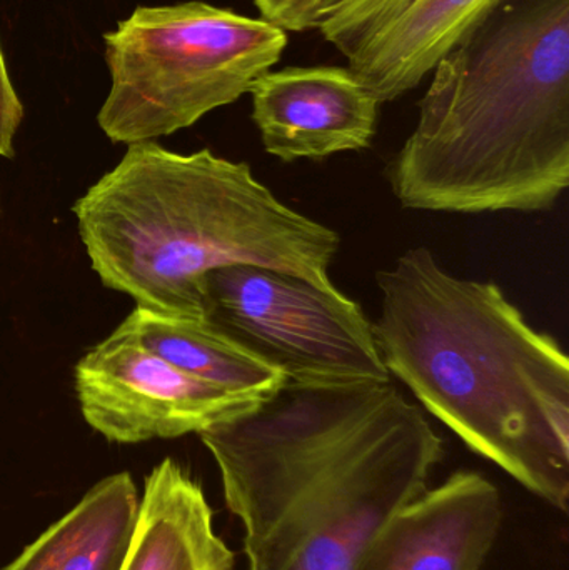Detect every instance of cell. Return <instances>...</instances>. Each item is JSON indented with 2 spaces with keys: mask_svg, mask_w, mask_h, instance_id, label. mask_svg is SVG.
<instances>
[{
  "mask_svg": "<svg viewBox=\"0 0 569 570\" xmlns=\"http://www.w3.org/2000/svg\"><path fill=\"white\" fill-rule=\"evenodd\" d=\"M23 119V106L10 80L0 43V157L12 159L16 156L13 139Z\"/></svg>",
  "mask_w": 569,
  "mask_h": 570,
  "instance_id": "16",
  "label": "cell"
},
{
  "mask_svg": "<svg viewBox=\"0 0 569 570\" xmlns=\"http://www.w3.org/2000/svg\"><path fill=\"white\" fill-rule=\"evenodd\" d=\"M72 213L100 283L156 314L203 321L204 277L237 264L334 288L340 236L281 203L249 164L209 149L129 144Z\"/></svg>",
  "mask_w": 569,
  "mask_h": 570,
  "instance_id": "3",
  "label": "cell"
},
{
  "mask_svg": "<svg viewBox=\"0 0 569 570\" xmlns=\"http://www.w3.org/2000/svg\"><path fill=\"white\" fill-rule=\"evenodd\" d=\"M261 19L284 32H306L316 29L326 0H253Z\"/></svg>",
  "mask_w": 569,
  "mask_h": 570,
  "instance_id": "15",
  "label": "cell"
},
{
  "mask_svg": "<svg viewBox=\"0 0 569 570\" xmlns=\"http://www.w3.org/2000/svg\"><path fill=\"white\" fill-rule=\"evenodd\" d=\"M381 357L474 454L568 511L569 361L494 283L448 273L428 247L376 276Z\"/></svg>",
  "mask_w": 569,
  "mask_h": 570,
  "instance_id": "1",
  "label": "cell"
},
{
  "mask_svg": "<svg viewBox=\"0 0 569 570\" xmlns=\"http://www.w3.org/2000/svg\"><path fill=\"white\" fill-rule=\"evenodd\" d=\"M139 501L129 472L102 479L2 570H119Z\"/></svg>",
  "mask_w": 569,
  "mask_h": 570,
  "instance_id": "13",
  "label": "cell"
},
{
  "mask_svg": "<svg viewBox=\"0 0 569 570\" xmlns=\"http://www.w3.org/2000/svg\"><path fill=\"white\" fill-rule=\"evenodd\" d=\"M504 0H410L383 29L364 40L347 67L381 104L420 86Z\"/></svg>",
  "mask_w": 569,
  "mask_h": 570,
  "instance_id": "12",
  "label": "cell"
},
{
  "mask_svg": "<svg viewBox=\"0 0 569 570\" xmlns=\"http://www.w3.org/2000/svg\"><path fill=\"white\" fill-rule=\"evenodd\" d=\"M443 439L418 405L301 499L246 554L247 570H357L394 515L428 489Z\"/></svg>",
  "mask_w": 569,
  "mask_h": 570,
  "instance_id": "7",
  "label": "cell"
},
{
  "mask_svg": "<svg viewBox=\"0 0 569 570\" xmlns=\"http://www.w3.org/2000/svg\"><path fill=\"white\" fill-rule=\"evenodd\" d=\"M264 149L283 163L367 149L380 100L350 67L266 70L249 87Z\"/></svg>",
  "mask_w": 569,
  "mask_h": 570,
  "instance_id": "9",
  "label": "cell"
},
{
  "mask_svg": "<svg viewBox=\"0 0 569 570\" xmlns=\"http://www.w3.org/2000/svg\"><path fill=\"white\" fill-rule=\"evenodd\" d=\"M203 321L294 384L391 381L373 322L336 287L267 267H220L204 277Z\"/></svg>",
  "mask_w": 569,
  "mask_h": 570,
  "instance_id": "6",
  "label": "cell"
},
{
  "mask_svg": "<svg viewBox=\"0 0 569 570\" xmlns=\"http://www.w3.org/2000/svg\"><path fill=\"white\" fill-rule=\"evenodd\" d=\"M110 89L97 124L114 144L170 136L249 92L287 32L203 0L136 7L104 33Z\"/></svg>",
  "mask_w": 569,
  "mask_h": 570,
  "instance_id": "4",
  "label": "cell"
},
{
  "mask_svg": "<svg viewBox=\"0 0 569 570\" xmlns=\"http://www.w3.org/2000/svg\"><path fill=\"white\" fill-rule=\"evenodd\" d=\"M73 379L87 424L117 444L200 434L261 402L184 374L119 331L77 362Z\"/></svg>",
  "mask_w": 569,
  "mask_h": 570,
  "instance_id": "8",
  "label": "cell"
},
{
  "mask_svg": "<svg viewBox=\"0 0 569 570\" xmlns=\"http://www.w3.org/2000/svg\"><path fill=\"white\" fill-rule=\"evenodd\" d=\"M341 2V0H326V3H324L323 10L326 9V7L334 6V3ZM321 10V12H323Z\"/></svg>",
  "mask_w": 569,
  "mask_h": 570,
  "instance_id": "17",
  "label": "cell"
},
{
  "mask_svg": "<svg viewBox=\"0 0 569 570\" xmlns=\"http://www.w3.org/2000/svg\"><path fill=\"white\" fill-rule=\"evenodd\" d=\"M116 331L184 374L234 394L264 401L286 384L279 368L206 321L169 317L136 307Z\"/></svg>",
  "mask_w": 569,
  "mask_h": 570,
  "instance_id": "14",
  "label": "cell"
},
{
  "mask_svg": "<svg viewBox=\"0 0 569 570\" xmlns=\"http://www.w3.org/2000/svg\"><path fill=\"white\" fill-rule=\"evenodd\" d=\"M503 524V499L480 472L457 471L404 505L357 570H481Z\"/></svg>",
  "mask_w": 569,
  "mask_h": 570,
  "instance_id": "10",
  "label": "cell"
},
{
  "mask_svg": "<svg viewBox=\"0 0 569 570\" xmlns=\"http://www.w3.org/2000/svg\"><path fill=\"white\" fill-rule=\"evenodd\" d=\"M119 570H236V554L214 529L203 485L174 459H164L144 481Z\"/></svg>",
  "mask_w": 569,
  "mask_h": 570,
  "instance_id": "11",
  "label": "cell"
},
{
  "mask_svg": "<svg viewBox=\"0 0 569 570\" xmlns=\"http://www.w3.org/2000/svg\"><path fill=\"white\" fill-rule=\"evenodd\" d=\"M433 72L387 167L401 206L553 207L569 184V0H504Z\"/></svg>",
  "mask_w": 569,
  "mask_h": 570,
  "instance_id": "2",
  "label": "cell"
},
{
  "mask_svg": "<svg viewBox=\"0 0 569 570\" xmlns=\"http://www.w3.org/2000/svg\"><path fill=\"white\" fill-rule=\"evenodd\" d=\"M411 402L393 382H287L199 438L216 461L224 501L253 552L311 491L380 438Z\"/></svg>",
  "mask_w": 569,
  "mask_h": 570,
  "instance_id": "5",
  "label": "cell"
}]
</instances>
